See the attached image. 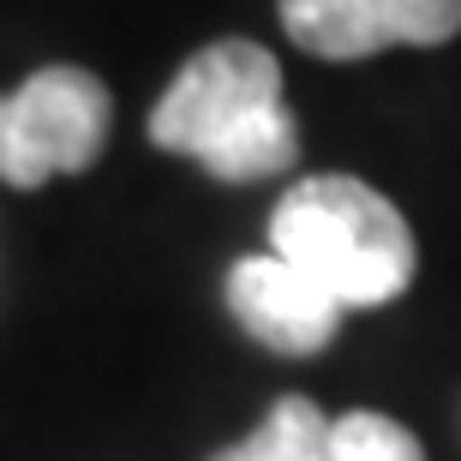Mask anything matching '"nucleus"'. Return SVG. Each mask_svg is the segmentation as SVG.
Segmentation results:
<instances>
[{"label": "nucleus", "mask_w": 461, "mask_h": 461, "mask_svg": "<svg viewBox=\"0 0 461 461\" xmlns=\"http://www.w3.org/2000/svg\"><path fill=\"white\" fill-rule=\"evenodd\" d=\"M282 31L318 60L438 49L461 31V0H282Z\"/></svg>", "instance_id": "4"}, {"label": "nucleus", "mask_w": 461, "mask_h": 461, "mask_svg": "<svg viewBox=\"0 0 461 461\" xmlns=\"http://www.w3.org/2000/svg\"><path fill=\"white\" fill-rule=\"evenodd\" d=\"M330 461H426V449L402 420L359 408L330 420Z\"/></svg>", "instance_id": "7"}, {"label": "nucleus", "mask_w": 461, "mask_h": 461, "mask_svg": "<svg viewBox=\"0 0 461 461\" xmlns=\"http://www.w3.org/2000/svg\"><path fill=\"white\" fill-rule=\"evenodd\" d=\"M228 312L234 324L264 342L270 354H318L330 348V336L342 330V300L324 294L312 276H300L288 258L276 252H252L228 270Z\"/></svg>", "instance_id": "5"}, {"label": "nucleus", "mask_w": 461, "mask_h": 461, "mask_svg": "<svg viewBox=\"0 0 461 461\" xmlns=\"http://www.w3.org/2000/svg\"><path fill=\"white\" fill-rule=\"evenodd\" d=\"M270 252L288 258L348 312L390 306L413 282L408 216L354 174H306L270 210Z\"/></svg>", "instance_id": "2"}, {"label": "nucleus", "mask_w": 461, "mask_h": 461, "mask_svg": "<svg viewBox=\"0 0 461 461\" xmlns=\"http://www.w3.org/2000/svg\"><path fill=\"white\" fill-rule=\"evenodd\" d=\"M210 461H330V413L306 395H282L252 438L228 444Z\"/></svg>", "instance_id": "6"}, {"label": "nucleus", "mask_w": 461, "mask_h": 461, "mask_svg": "<svg viewBox=\"0 0 461 461\" xmlns=\"http://www.w3.org/2000/svg\"><path fill=\"white\" fill-rule=\"evenodd\" d=\"M150 144L168 156H192L210 180L228 186L288 174L300 156V126L282 103L276 54L246 36L198 49L162 90L150 114Z\"/></svg>", "instance_id": "1"}, {"label": "nucleus", "mask_w": 461, "mask_h": 461, "mask_svg": "<svg viewBox=\"0 0 461 461\" xmlns=\"http://www.w3.org/2000/svg\"><path fill=\"white\" fill-rule=\"evenodd\" d=\"M114 96L85 67H42L0 96V180L18 192L54 174H85L108 144Z\"/></svg>", "instance_id": "3"}]
</instances>
